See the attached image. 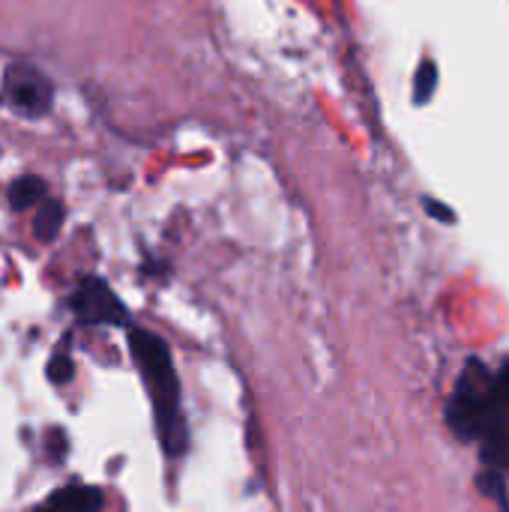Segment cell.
I'll return each mask as SVG.
<instances>
[{"instance_id":"cell-1","label":"cell","mask_w":509,"mask_h":512,"mask_svg":"<svg viewBox=\"0 0 509 512\" xmlns=\"http://www.w3.org/2000/svg\"><path fill=\"white\" fill-rule=\"evenodd\" d=\"M447 426L456 438L480 444L486 471L509 474V360L492 372L471 360L447 402Z\"/></svg>"},{"instance_id":"cell-2","label":"cell","mask_w":509,"mask_h":512,"mask_svg":"<svg viewBox=\"0 0 509 512\" xmlns=\"http://www.w3.org/2000/svg\"><path fill=\"white\" fill-rule=\"evenodd\" d=\"M129 351L132 360L141 372V381L150 393L153 402V417H156V435L162 441V450L168 456L186 453L189 444V429L183 420V405H180V378L171 360L168 345L150 333V330H129Z\"/></svg>"},{"instance_id":"cell-3","label":"cell","mask_w":509,"mask_h":512,"mask_svg":"<svg viewBox=\"0 0 509 512\" xmlns=\"http://www.w3.org/2000/svg\"><path fill=\"white\" fill-rule=\"evenodd\" d=\"M0 102L15 111L18 117L27 120H39L51 111L54 105V84L51 78L30 63H12L3 72V84H0Z\"/></svg>"},{"instance_id":"cell-4","label":"cell","mask_w":509,"mask_h":512,"mask_svg":"<svg viewBox=\"0 0 509 512\" xmlns=\"http://www.w3.org/2000/svg\"><path fill=\"white\" fill-rule=\"evenodd\" d=\"M72 315L87 327H129V309L99 276H84L69 297Z\"/></svg>"},{"instance_id":"cell-5","label":"cell","mask_w":509,"mask_h":512,"mask_svg":"<svg viewBox=\"0 0 509 512\" xmlns=\"http://www.w3.org/2000/svg\"><path fill=\"white\" fill-rule=\"evenodd\" d=\"M105 504L102 492L96 486H63L51 492L33 512H99Z\"/></svg>"},{"instance_id":"cell-6","label":"cell","mask_w":509,"mask_h":512,"mask_svg":"<svg viewBox=\"0 0 509 512\" xmlns=\"http://www.w3.org/2000/svg\"><path fill=\"white\" fill-rule=\"evenodd\" d=\"M48 198V186H45V180L42 177H36V174H24V177H18L12 186H9V204H12V210H30V207H39L42 201Z\"/></svg>"},{"instance_id":"cell-7","label":"cell","mask_w":509,"mask_h":512,"mask_svg":"<svg viewBox=\"0 0 509 512\" xmlns=\"http://www.w3.org/2000/svg\"><path fill=\"white\" fill-rule=\"evenodd\" d=\"M63 219H66L63 204L57 198H45L36 207V216H33V234H36V240H42V243L57 240V234L63 228Z\"/></svg>"},{"instance_id":"cell-8","label":"cell","mask_w":509,"mask_h":512,"mask_svg":"<svg viewBox=\"0 0 509 512\" xmlns=\"http://www.w3.org/2000/svg\"><path fill=\"white\" fill-rule=\"evenodd\" d=\"M72 372H75V363H72V354H69V339H63L54 348L51 360H48V381L51 384H66V381H72Z\"/></svg>"},{"instance_id":"cell-9","label":"cell","mask_w":509,"mask_h":512,"mask_svg":"<svg viewBox=\"0 0 509 512\" xmlns=\"http://www.w3.org/2000/svg\"><path fill=\"white\" fill-rule=\"evenodd\" d=\"M435 87H438V66L432 60H423L417 75H414V99H417V105H426L432 99Z\"/></svg>"},{"instance_id":"cell-10","label":"cell","mask_w":509,"mask_h":512,"mask_svg":"<svg viewBox=\"0 0 509 512\" xmlns=\"http://www.w3.org/2000/svg\"><path fill=\"white\" fill-rule=\"evenodd\" d=\"M477 486H480V492L486 495V498H492L501 512H509V498H507V483H504V474H498V471H483L480 477H477Z\"/></svg>"},{"instance_id":"cell-11","label":"cell","mask_w":509,"mask_h":512,"mask_svg":"<svg viewBox=\"0 0 509 512\" xmlns=\"http://www.w3.org/2000/svg\"><path fill=\"white\" fill-rule=\"evenodd\" d=\"M426 210L432 213V219H438V222H456V216H453V210L450 207H444V204H438V201H429L426 198Z\"/></svg>"}]
</instances>
